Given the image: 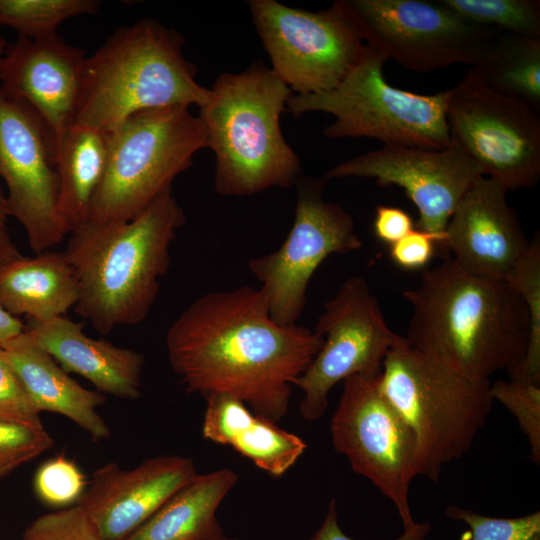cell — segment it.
Wrapping results in <instances>:
<instances>
[{
  "label": "cell",
  "instance_id": "obj_19",
  "mask_svg": "<svg viewBox=\"0 0 540 540\" xmlns=\"http://www.w3.org/2000/svg\"><path fill=\"white\" fill-rule=\"evenodd\" d=\"M86 58L84 50L66 43L58 34L18 38L6 49L0 87L36 110L52 133L54 149L74 123Z\"/></svg>",
  "mask_w": 540,
  "mask_h": 540
},
{
  "label": "cell",
  "instance_id": "obj_11",
  "mask_svg": "<svg viewBox=\"0 0 540 540\" xmlns=\"http://www.w3.org/2000/svg\"><path fill=\"white\" fill-rule=\"evenodd\" d=\"M451 142L507 191L540 179V112L490 89L473 71L449 89Z\"/></svg>",
  "mask_w": 540,
  "mask_h": 540
},
{
  "label": "cell",
  "instance_id": "obj_16",
  "mask_svg": "<svg viewBox=\"0 0 540 540\" xmlns=\"http://www.w3.org/2000/svg\"><path fill=\"white\" fill-rule=\"evenodd\" d=\"M479 176L483 175L477 164L452 143L436 150L383 145L338 163L322 177L326 181L369 178L381 187L395 185L404 189L419 213L416 228L443 241L453 211Z\"/></svg>",
  "mask_w": 540,
  "mask_h": 540
},
{
  "label": "cell",
  "instance_id": "obj_23",
  "mask_svg": "<svg viewBox=\"0 0 540 540\" xmlns=\"http://www.w3.org/2000/svg\"><path fill=\"white\" fill-rule=\"evenodd\" d=\"M79 284L64 251L21 256L0 266V306L15 317L43 322L77 304Z\"/></svg>",
  "mask_w": 540,
  "mask_h": 540
},
{
  "label": "cell",
  "instance_id": "obj_5",
  "mask_svg": "<svg viewBox=\"0 0 540 540\" xmlns=\"http://www.w3.org/2000/svg\"><path fill=\"white\" fill-rule=\"evenodd\" d=\"M184 37L153 19L116 29L83 68L73 124L109 133L130 115L167 106H204Z\"/></svg>",
  "mask_w": 540,
  "mask_h": 540
},
{
  "label": "cell",
  "instance_id": "obj_33",
  "mask_svg": "<svg viewBox=\"0 0 540 540\" xmlns=\"http://www.w3.org/2000/svg\"><path fill=\"white\" fill-rule=\"evenodd\" d=\"M53 438L42 428L0 420V478L49 450Z\"/></svg>",
  "mask_w": 540,
  "mask_h": 540
},
{
  "label": "cell",
  "instance_id": "obj_6",
  "mask_svg": "<svg viewBox=\"0 0 540 540\" xmlns=\"http://www.w3.org/2000/svg\"><path fill=\"white\" fill-rule=\"evenodd\" d=\"M380 386L413 432L416 476L433 482L472 448L494 401L488 379L470 377L407 342L386 355Z\"/></svg>",
  "mask_w": 540,
  "mask_h": 540
},
{
  "label": "cell",
  "instance_id": "obj_34",
  "mask_svg": "<svg viewBox=\"0 0 540 540\" xmlns=\"http://www.w3.org/2000/svg\"><path fill=\"white\" fill-rule=\"evenodd\" d=\"M23 540H105L86 513L74 505L36 518Z\"/></svg>",
  "mask_w": 540,
  "mask_h": 540
},
{
  "label": "cell",
  "instance_id": "obj_20",
  "mask_svg": "<svg viewBox=\"0 0 540 540\" xmlns=\"http://www.w3.org/2000/svg\"><path fill=\"white\" fill-rule=\"evenodd\" d=\"M33 345L51 355L67 372L92 383L98 392L121 399L141 396L144 356L104 339L89 337L83 325L66 316L30 321L23 332Z\"/></svg>",
  "mask_w": 540,
  "mask_h": 540
},
{
  "label": "cell",
  "instance_id": "obj_13",
  "mask_svg": "<svg viewBox=\"0 0 540 540\" xmlns=\"http://www.w3.org/2000/svg\"><path fill=\"white\" fill-rule=\"evenodd\" d=\"M327 182L323 177L301 175L295 184L294 222L286 239L276 251L248 261L271 318L282 326L297 324L309 282L320 264L332 254L356 251L363 245L352 215L324 199Z\"/></svg>",
  "mask_w": 540,
  "mask_h": 540
},
{
  "label": "cell",
  "instance_id": "obj_30",
  "mask_svg": "<svg viewBox=\"0 0 540 540\" xmlns=\"http://www.w3.org/2000/svg\"><path fill=\"white\" fill-rule=\"evenodd\" d=\"M493 400L499 401L517 419L528 439L531 460L540 463V383L522 378L498 380L490 386Z\"/></svg>",
  "mask_w": 540,
  "mask_h": 540
},
{
  "label": "cell",
  "instance_id": "obj_14",
  "mask_svg": "<svg viewBox=\"0 0 540 540\" xmlns=\"http://www.w3.org/2000/svg\"><path fill=\"white\" fill-rule=\"evenodd\" d=\"M314 331L324 338L323 346L295 383L303 392L299 411L307 421L324 415L337 383L380 371L386 355L406 342L390 329L378 299L360 276L345 280L325 303Z\"/></svg>",
  "mask_w": 540,
  "mask_h": 540
},
{
  "label": "cell",
  "instance_id": "obj_22",
  "mask_svg": "<svg viewBox=\"0 0 540 540\" xmlns=\"http://www.w3.org/2000/svg\"><path fill=\"white\" fill-rule=\"evenodd\" d=\"M0 347L39 412L65 416L95 441L110 437L109 426L96 410L105 402L102 393L81 386L23 333Z\"/></svg>",
  "mask_w": 540,
  "mask_h": 540
},
{
  "label": "cell",
  "instance_id": "obj_12",
  "mask_svg": "<svg viewBox=\"0 0 540 540\" xmlns=\"http://www.w3.org/2000/svg\"><path fill=\"white\" fill-rule=\"evenodd\" d=\"M248 6L271 69L294 95L335 88L366 50L340 0L321 11L275 0H250Z\"/></svg>",
  "mask_w": 540,
  "mask_h": 540
},
{
  "label": "cell",
  "instance_id": "obj_38",
  "mask_svg": "<svg viewBox=\"0 0 540 540\" xmlns=\"http://www.w3.org/2000/svg\"><path fill=\"white\" fill-rule=\"evenodd\" d=\"M430 530L428 522L417 523L394 540H426ZM308 540H356L346 535L340 528L335 498L330 500L322 524Z\"/></svg>",
  "mask_w": 540,
  "mask_h": 540
},
{
  "label": "cell",
  "instance_id": "obj_15",
  "mask_svg": "<svg viewBox=\"0 0 540 540\" xmlns=\"http://www.w3.org/2000/svg\"><path fill=\"white\" fill-rule=\"evenodd\" d=\"M54 157V139L42 117L0 87V178L10 217L20 223L35 254L68 235L57 210Z\"/></svg>",
  "mask_w": 540,
  "mask_h": 540
},
{
  "label": "cell",
  "instance_id": "obj_8",
  "mask_svg": "<svg viewBox=\"0 0 540 540\" xmlns=\"http://www.w3.org/2000/svg\"><path fill=\"white\" fill-rule=\"evenodd\" d=\"M387 60L367 44L360 61L335 88L292 94L286 111L294 117L309 112L333 115L335 120L323 130L327 138L367 137L383 145L432 150L451 146L446 116L449 89L434 94L398 89L384 77Z\"/></svg>",
  "mask_w": 540,
  "mask_h": 540
},
{
  "label": "cell",
  "instance_id": "obj_36",
  "mask_svg": "<svg viewBox=\"0 0 540 540\" xmlns=\"http://www.w3.org/2000/svg\"><path fill=\"white\" fill-rule=\"evenodd\" d=\"M441 241V237L415 228L390 245V257L395 264L406 270L425 268Z\"/></svg>",
  "mask_w": 540,
  "mask_h": 540
},
{
  "label": "cell",
  "instance_id": "obj_26",
  "mask_svg": "<svg viewBox=\"0 0 540 540\" xmlns=\"http://www.w3.org/2000/svg\"><path fill=\"white\" fill-rule=\"evenodd\" d=\"M470 70L493 91L540 112V37L502 33Z\"/></svg>",
  "mask_w": 540,
  "mask_h": 540
},
{
  "label": "cell",
  "instance_id": "obj_2",
  "mask_svg": "<svg viewBox=\"0 0 540 540\" xmlns=\"http://www.w3.org/2000/svg\"><path fill=\"white\" fill-rule=\"evenodd\" d=\"M402 294L412 308L409 346L478 379L522 364L529 314L507 281L471 274L446 256Z\"/></svg>",
  "mask_w": 540,
  "mask_h": 540
},
{
  "label": "cell",
  "instance_id": "obj_31",
  "mask_svg": "<svg viewBox=\"0 0 540 540\" xmlns=\"http://www.w3.org/2000/svg\"><path fill=\"white\" fill-rule=\"evenodd\" d=\"M87 484L78 465L62 455L45 461L34 476L37 497L54 508H68L74 503L76 505Z\"/></svg>",
  "mask_w": 540,
  "mask_h": 540
},
{
  "label": "cell",
  "instance_id": "obj_10",
  "mask_svg": "<svg viewBox=\"0 0 540 540\" xmlns=\"http://www.w3.org/2000/svg\"><path fill=\"white\" fill-rule=\"evenodd\" d=\"M382 369V368H381ZM381 370L343 381L330 423L334 449L358 475L370 480L396 507L404 531L413 520L409 489L416 477V443L409 425L382 392Z\"/></svg>",
  "mask_w": 540,
  "mask_h": 540
},
{
  "label": "cell",
  "instance_id": "obj_21",
  "mask_svg": "<svg viewBox=\"0 0 540 540\" xmlns=\"http://www.w3.org/2000/svg\"><path fill=\"white\" fill-rule=\"evenodd\" d=\"M204 399L203 438L231 447L272 477L283 476L307 449L301 437L253 413L230 395L211 394Z\"/></svg>",
  "mask_w": 540,
  "mask_h": 540
},
{
  "label": "cell",
  "instance_id": "obj_24",
  "mask_svg": "<svg viewBox=\"0 0 540 540\" xmlns=\"http://www.w3.org/2000/svg\"><path fill=\"white\" fill-rule=\"evenodd\" d=\"M238 480L229 468L198 473L125 540H214L225 535L216 513Z\"/></svg>",
  "mask_w": 540,
  "mask_h": 540
},
{
  "label": "cell",
  "instance_id": "obj_37",
  "mask_svg": "<svg viewBox=\"0 0 540 540\" xmlns=\"http://www.w3.org/2000/svg\"><path fill=\"white\" fill-rule=\"evenodd\" d=\"M373 228L376 237L390 245L415 229L409 213L401 208L386 205L376 207Z\"/></svg>",
  "mask_w": 540,
  "mask_h": 540
},
{
  "label": "cell",
  "instance_id": "obj_3",
  "mask_svg": "<svg viewBox=\"0 0 540 540\" xmlns=\"http://www.w3.org/2000/svg\"><path fill=\"white\" fill-rule=\"evenodd\" d=\"M186 214L172 192L160 194L126 222L86 221L64 251L79 284L74 312L103 335L148 316L171 264L170 248Z\"/></svg>",
  "mask_w": 540,
  "mask_h": 540
},
{
  "label": "cell",
  "instance_id": "obj_41",
  "mask_svg": "<svg viewBox=\"0 0 540 540\" xmlns=\"http://www.w3.org/2000/svg\"><path fill=\"white\" fill-rule=\"evenodd\" d=\"M7 47L8 43L6 39L0 35V70Z\"/></svg>",
  "mask_w": 540,
  "mask_h": 540
},
{
  "label": "cell",
  "instance_id": "obj_28",
  "mask_svg": "<svg viewBox=\"0 0 540 540\" xmlns=\"http://www.w3.org/2000/svg\"><path fill=\"white\" fill-rule=\"evenodd\" d=\"M521 296L529 314V339L525 358L510 378L540 383V237L537 233L506 280Z\"/></svg>",
  "mask_w": 540,
  "mask_h": 540
},
{
  "label": "cell",
  "instance_id": "obj_9",
  "mask_svg": "<svg viewBox=\"0 0 540 540\" xmlns=\"http://www.w3.org/2000/svg\"><path fill=\"white\" fill-rule=\"evenodd\" d=\"M362 40L415 72L479 65L499 31L473 24L441 0H340Z\"/></svg>",
  "mask_w": 540,
  "mask_h": 540
},
{
  "label": "cell",
  "instance_id": "obj_29",
  "mask_svg": "<svg viewBox=\"0 0 540 540\" xmlns=\"http://www.w3.org/2000/svg\"><path fill=\"white\" fill-rule=\"evenodd\" d=\"M463 19L500 33L540 37L539 0H441Z\"/></svg>",
  "mask_w": 540,
  "mask_h": 540
},
{
  "label": "cell",
  "instance_id": "obj_32",
  "mask_svg": "<svg viewBox=\"0 0 540 540\" xmlns=\"http://www.w3.org/2000/svg\"><path fill=\"white\" fill-rule=\"evenodd\" d=\"M445 514L451 520L465 522L471 540H540L539 511L522 517L499 518L450 505Z\"/></svg>",
  "mask_w": 540,
  "mask_h": 540
},
{
  "label": "cell",
  "instance_id": "obj_35",
  "mask_svg": "<svg viewBox=\"0 0 540 540\" xmlns=\"http://www.w3.org/2000/svg\"><path fill=\"white\" fill-rule=\"evenodd\" d=\"M39 414L0 347V420L42 428Z\"/></svg>",
  "mask_w": 540,
  "mask_h": 540
},
{
  "label": "cell",
  "instance_id": "obj_4",
  "mask_svg": "<svg viewBox=\"0 0 540 540\" xmlns=\"http://www.w3.org/2000/svg\"><path fill=\"white\" fill-rule=\"evenodd\" d=\"M209 89L199 117L215 155V191L250 196L294 186L302 163L280 126L293 94L290 88L257 61L240 73L220 74Z\"/></svg>",
  "mask_w": 540,
  "mask_h": 540
},
{
  "label": "cell",
  "instance_id": "obj_42",
  "mask_svg": "<svg viewBox=\"0 0 540 540\" xmlns=\"http://www.w3.org/2000/svg\"><path fill=\"white\" fill-rule=\"evenodd\" d=\"M214 540H240V539L234 538V537H228V536H226V535H223V536H221V537H219V538H216V539H214Z\"/></svg>",
  "mask_w": 540,
  "mask_h": 540
},
{
  "label": "cell",
  "instance_id": "obj_39",
  "mask_svg": "<svg viewBox=\"0 0 540 540\" xmlns=\"http://www.w3.org/2000/svg\"><path fill=\"white\" fill-rule=\"evenodd\" d=\"M9 210L6 194L0 185V266L22 256L14 242L9 228Z\"/></svg>",
  "mask_w": 540,
  "mask_h": 540
},
{
  "label": "cell",
  "instance_id": "obj_27",
  "mask_svg": "<svg viewBox=\"0 0 540 540\" xmlns=\"http://www.w3.org/2000/svg\"><path fill=\"white\" fill-rule=\"evenodd\" d=\"M97 0H0V25L14 29L18 38L56 35L65 20L99 11Z\"/></svg>",
  "mask_w": 540,
  "mask_h": 540
},
{
  "label": "cell",
  "instance_id": "obj_18",
  "mask_svg": "<svg viewBox=\"0 0 540 540\" xmlns=\"http://www.w3.org/2000/svg\"><path fill=\"white\" fill-rule=\"evenodd\" d=\"M198 474L180 455H159L132 469L106 463L96 469L78 505L105 540H125Z\"/></svg>",
  "mask_w": 540,
  "mask_h": 540
},
{
  "label": "cell",
  "instance_id": "obj_7",
  "mask_svg": "<svg viewBox=\"0 0 540 540\" xmlns=\"http://www.w3.org/2000/svg\"><path fill=\"white\" fill-rule=\"evenodd\" d=\"M208 148L205 126L190 107L176 105L136 112L108 133L103 179L89 222H126L142 213Z\"/></svg>",
  "mask_w": 540,
  "mask_h": 540
},
{
  "label": "cell",
  "instance_id": "obj_40",
  "mask_svg": "<svg viewBox=\"0 0 540 540\" xmlns=\"http://www.w3.org/2000/svg\"><path fill=\"white\" fill-rule=\"evenodd\" d=\"M26 326L19 317H15L0 306V345L23 333Z\"/></svg>",
  "mask_w": 540,
  "mask_h": 540
},
{
  "label": "cell",
  "instance_id": "obj_1",
  "mask_svg": "<svg viewBox=\"0 0 540 540\" xmlns=\"http://www.w3.org/2000/svg\"><path fill=\"white\" fill-rule=\"evenodd\" d=\"M323 343L314 330L276 323L249 285L200 296L166 334L170 366L188 393L230 395L274 423Z\"/></svg>",
  "mask_w": 540,
  "mask_h": 540
},
{
  "label": "cell",
  "instance_id": "obj_17",
  "mask_svg": "<svg viewBox=\"0 0 540 540\" xmlns=\"http://www.w3.org/2000/svg\"><path fill=\"white\" fill-rule=\"evenodd\" d=\"M498 182L477 177L458 202L440 246L462 269L505 281L526 253V238L516 211Z\"/></svg>",
  "mask_w": 540,
  "mask_h": 540
},
{
  "label": "cell",
  "instance_id": "obj_25",
  "mask_svg": "<svg viewBox=\"0 0 540 540\" xmlns=\"http://www.w3.org/2000/svg\"><path fill=\"white\" fill-rule=\"evenodd\" d=\"M54 150L57 210L69 234L88 220L92 200L106 169L108 133L73 124L57 141Z\"/></svg>",
  "mask_w": 540,
  "mask_h": 540
}]
</instances>
